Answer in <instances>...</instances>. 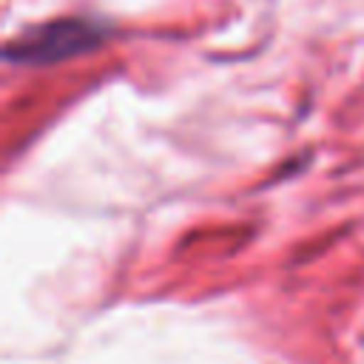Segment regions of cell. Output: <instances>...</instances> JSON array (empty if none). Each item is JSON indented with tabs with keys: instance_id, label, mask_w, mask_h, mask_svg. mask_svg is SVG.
I'll return each mask as SVG.
<instances>
[{
	"instance_id": "cell-1",
	"label": "cell",
	"mask_w": 364,
	"mask_h": 364,
	"mask_svg": "<svg viewBox=\"0 0 364 364\" xmlns=\"http://www.w3.org/2000/svg\"><path fill=\"white\" fill-rule=\"evenodd\" d=\"M105 37V28L91 20H54L37 28H28L17 40L6 46V57L11 63L46 65L60 63L65 57H77L94 48Z\"/></svg>"
}]
</instances>
